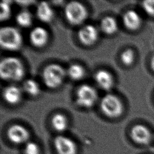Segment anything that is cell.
<instances>
[{
	"mask_svg": "<svg viewBox=\"0 0 154 154\" xmlns=\"http://www.w3.org/2000/svg\"><path fill=\"white\" fill-rule=\"evenodd\" d=\"M150 66L152 69V70L154 71V55L152 56L150 60Z\"/></svg>",
	"mask_w": 154,
	"mask_h": 154,
	"instance_id": "obj_25",
	"label": "cell"
},
{
	"mask_svg": "<svg viewBox=\"0 0 154 154\" xmlns=\"http://www.w3.org/2000/svg\"><path fill=\"white\" fill-rule=\"evenodd\" d=\"M51 123L53 128L60 132L64 131L67 128V118L61 113H57L53 116Z\"/></svg>",
	"mask_w": 154,
	"mask_h": 154,
	"instance_id": "obj_17",
	"label": "cell"
},
{
	"mask_svg": "<svg viewBox=\"0 0 154 154\" xmlns=\"http://www.w3.org/2000/svg\"><path fill=\"white\" fill-rule=\"evenodd\" d=\"M66 73L70 79L75 81H78L84 77L85 70L82 66L78 64L74 63L69 66Z\"/></svg>",
	"mask_w": 154,
	"mask_h": 154,
	"instance_id": "obj_19",
	"label": "cell"
},
{
	"mask_svg": "<svg viewBox=\"0 0 154 154\" xmlns=\"http://www.w3.org/2000/svg\"><path fill=\"white\" fill-rule=\"evenodd\" d=\"M99 36L97 28L93 25L87 24L82 27L78 31V37L80 42L85 46H91L94 44Z\"/></svg>",
	"mask_w": 154,
	"mask_h": 154,
	"instance_id": "obj_7",
	"label": "cell"
},
{
	"mask_svg": "<svg viewBox=\"0 0 154 154\" xmlns=\"http://www.w3.org/2000/svg\"><path fill=\"white\" fill-rule=\"evenodd\" d=\"M131 137L135 143L146 144L150 141L152 134L146 126L143 125H135L131 130Z\"/></svg>",
	"mask_w": 154,
	"mask_h": 154,
	"instance_id": "obj_11",
	"label": "cell"
},
{
	"mask_svg": "<svg viewBox=\"0 0 154 154\" xmlns=\"http://www.w3.org/2000/svg\"><path fill=\"white\" fill-rule=\"evenodd\" d=\"M25 75V68L21 60L15 57H7L0 62V76L5 81H18Z\"/></svg>",
	"mask_w": 154,
	"mask_h": 154,
	"instance_id": "obj_1",
	"label": "cell"
},
{
	"mask_svg": "<svg viewBox=\"0 0 154 154\" xmlns=\"http://www.w3.org/2000/svg\"><path fill=\"white\" fill-rule=\"evenodd\" d=\"M25 154H40V150L37 143L29 141L25 144L24 149Z\"/></svg>",
	"mask_w": 154,
	"mask_h": 154,
	"instance_id": "obj_23",
	"label": "cell"
},
{
	"mask_svg": "<svg viewBox=\"0 0 154 154\" xmlns=\"http://www.w3.org/2000/svg\"><path fill=\"white\" fill-rule=\"evenodd\" d=\"M67 75L66 70L58 64L51 63L45 67L42 73L44 84L49 88L59 87Z\"/></svg>",
	"mask_w": 154,
	"mask_h": 154,
	"instance_id": "obj_2",
	"label": "cell"
},
{
	"mask_svg": "<svg viewBox=\"0 0 154 154\" xmlns=\"http://www.w3.org/2000/svg\"><path fill=\"white\" fill-rule=\"evenodd\" d=\"M22 90L16 85L7 86L2 91L3 99L10 105H16L19 103L22 99Z\"/></svg>",
	"mask_w": 154,
	"mask_h": 154,
	"instance_id": "obj_13",
	"label": "cell"
},
{
	"mask_svg": "<svg viewBox=\"0 0 154 154\" xmlns=\"http://www.w3.org/2000/svg\"><path fill=\"white\" fill-rule=\"evenodd\" d=\"M16 21L17 23L22 27H29L31 25L32 22L31 13L26 10H22L17 13Z\"/></svg>",
	"mask_w": 154,
	"mask_h": 154,
	"instance_id": "obj_20",
	"label": "cell"
},
{
	"mask_svg": "<svg viewBox=\"0 0 154 154\" xmlns=\"http://www.w3.org/2000/svg\"><path fill=\"white\" fill-rule=\"evenodd\" d=\"M100 29L106 34L111 35L117 32L118 25L116 20L112 16H105L100 21Z\"/></svg>",
	"mask_w": 154,
	"mask_h": 154,
	"instance_id": "obj_16",
	"label": "cell"
},
{
	"mask_svg": "<svg viewBox=\"0 0 154 154\" xmlns=\"http://www.w3.org/2000/svg\"><path fill=\"white\" fill-rule=\"evenodd\" d=\"M54 144L58 154H76V143L67 137L57 135L54 138Z\"/></svg>",
	"mask_w": 154,
	"mask_h": 154,
	"instance_id": "obj_8",
	"label": "cell"
},
{
	"mask_svg": "<svg viewBox=\"0 0 154 154\" xmlns=\"http://www.w3.org/2000/svg\"><path fill=\"white\" fill-rule=\"evenodd\" d=\"M142 7L149 15L154 16V0L144 1L142 3Z\"/></svg>",
	"mask_w": 154,
	"mask_h": 154,
	"instance_id": "obj_24",
	"label": "cell"
},
{
	"mask_svg": "<svg viewBox=\"0 0 154 154\" xmlns=\"http://www.w3.org/2000/svg\"><path fill=\"white\" fill-rule=\"evenodd\" d=\"M54 11L50 5L46 2H40L36 7V16L42 22L49 23L54 18Z\"/></svg>",
	"mask_w": 154,
	"mask_h": 154,
	"instance_id": "obj_15",
	"label": "cell"
},
{
	"mask_svg": "<svg viewBox=\"0 0 154 154\" xmlns=\"http://www.w3.org/2000/svg\"><path fill=\"white\" fill-rule=\"evenodd\" d=\"M122 20L125 26L132 31L138 29L141 24L140 16L134 10H129L126 11L123 15Z\"/></svg>",
	"mask_w": 154,
	"mask_h": 154,
	"instance_id": "obj_14",
	"label": "cell"
},
{
	"mask_svg": "<svg viewBox=\"0 0 154 154\" xmlns=\"http://www.w3.org/2000/svg\"><path fill=\"white\" fill-rule=\"evenodd\" d=\"M120 59L122 63L127 66H131L134 61V52L131 49L125 50L121 54Z\"/></svg>",
	"mask_w": 154,
	"mask_h": 154,
	"instance_id": "obj_21",
	"label": "cell"
},
{
	"mask_svg": "<svg viewBox=\"0 0 154 154\" xmlns=\"http://www.w3.org/2000/svg\"><path fill=\"white\" fill-rule=\"evenodd\" d=\"M87 10L80 2L70 1L64 7V15L67 21L71 25L82 23L87 17Z\"/></svg>",
	"mask_w": 154,
	"mask_h": 154,
	"instance_id": "obj_4",
	"label": "cell"
},
{
	"mask_svg": "<svg viewBox=\"0 0 154 154\" xmlns=\"http://www.w3.org/2000/svg\"><path fill=\"white\" fill-rule=\"evenodd\" d=\"M23 90L28 95L36 96L40 94V88L36 81L32 79H27L22 84Z\"/></svg>",
	"mask_w": 154,
	"mask_h": 154,
	"instance_id": "obj_18",
	"label": "cell"
},
{
	"mask_svg": "<svg viewBox=\"0 0 154 154\" xmlns=\"http://www.w3.org/2000/svg\"><path fill=\"white\" fill-rule=\"evenodd\" d=\"M94 78L97 85L105 91L111 90L113 86V77L112 75L106 70H98L97 72H96Z\"/></svg>",
	"mask_w": 154,
	"mask_h": 154,
	"instance_id": "obj_12",
	"label": "cell"
},
{
	"mask_svg": "<svg viewBox=\"0 0 154 154\" xmlns=\"http://www.w3.org/2000/svg\"><path fill=\"white\" fill-rule=\"evenodd\" d=\"M7 134L12 143L17 144L26 143L29 137L28 130L22 125L18 124L10 126L7 130Z\"/></svg>",
	"mask_w": 154,
	"mask_h": 154,
	"instance_id": "obj_9",
	"label": "cell"
},
{
	"mask_svg": "<svg viewBox=\"0 0 154 154\" xmlns=\"http://www.w3.org/2000/svg\"><path fill=\"white\" fill-rule=\"evenodd\" d=\"M49 34L47 30L40 26L32 28L29 34V40L31 43L35 47L41 48L48 42Z\"/></svg>",
	"mask_w": 154,
	"mask_h": 154,
	"instance_id": "obj_10",
	"label": "cell"
},
{
	"mask_svg": "<svg viewBox=\"0 0 154 154\" xmlns=\"http://www.w3.org/2000/svg\"><path fill=\"white\" fill-rule=\"evenodd\" d=\"M22 36L15 27L5 26L0 29V45L8 51H17L22 45Z\"/></svg>",
	"mask_w": 154,
	"mask_h": 154,
	"instance_id": "obj_3",
	"label": "cell"
},
{
	"mask_svg": "<svg viewBox=\"0 0 154 154\" xmlns=\"http://www.w3.org/2000/svg\"><path fill=\"white\" fill-rule=\"evenodd\" d=\"M97 99L95 88L89 84H82L76 90L75 101L81 107L88 108L94 105Z\"/></svg>",
	"mask_w": 154,
	"mask_h": 154,
	"instance_id": "obj_6",
	"label": "cell"
},
{
	"mask_svg": "<svg viewBox=\"0 0 154 154\" xmlns=\"http://www.w3.org/2000/svg\"><path fill=\"white\" fill-rule=\"evenodd\" d=\"M100 108L107 117H119L123 111V105L120 99L113 94H106L100 100Z\"/></svg>",
	"mask_w": 154,
	"mask_h": 154,
	"instance_id": "obj_5",
	"label": "cell"
},
{
	"mask_svg": "<svg viewBox=\"0 0 154 154\" xmlns=\"http://www.w3.org/2000/svg\"><path fill=\"white\" fill-rule=\"evenodd\" d=\"M0 19L1 20H7L11 15V7L8 2L3 1L1 3Z\"/></svg>",
	"mask_w": 154,
	"mask_h": 154,
	"instance_id": "obj_22",
	"label": "cell"
}]
</instances>
